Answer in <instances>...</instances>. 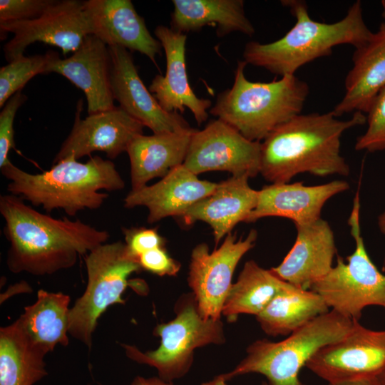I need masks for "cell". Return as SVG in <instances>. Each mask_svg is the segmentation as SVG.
I'll use <instances>...</instances> for the list:
<instances>
[{
  "mask_svg": "<svg viewBox=\"0 0 385 385\" xmlns=\"http://www.w3.org/2000/svg\"><path fill=\"white\" fill-rule=\"evenodd\" d=\"M0 212L10 242L6 264L15 274L42 276L71 268L79 255L106 243L110 236L79 219L41 213L12 194L0 196Z\"/></svg>",
  "mask_w": 385,
  "mask_h": 385,
  "instance_id": "6da1fadb",
  "label": "cell"
},
{
  "mask_svg": "<svg viewBox=\"0 0 385 385\" xmlns=\"http://www.w3.org/2000/svg\"><path fill=\"white\" fill-rule=\"evenodd\" d=\"M366 122L361 112L342 120L332 111L299 114L274 129L261 142L260 173L272 183H288L299 173L348 176L340 154L346 130Z\"/></svg>",
  "mask_w": 385,
  "mask_h": 385,
  "instance_id": "7a4b0ae2",
  "label": "cell"
},
{
  "mask_svg": "<svg viewBox=\"0 0 385 385\" xmlns=\"http://www.w3.org/2000/svg\"><path fill=\"white\" fill-rule=\"evenodd\" d=\"M0 169L9 180L7 190L11 194L41 206L47 212L61 209L69 216L85 209H98L109 196L100 190L113 192L125 187L115 164L98 155L81 163L72 155L36 174L11 161Z\"/></svg>",
  "mask_w": 385,
  "mask_h": 385,
  "instance_id": "3957f363",
  "label": "cell"
},
{
  "mask_svg": "<svg viewBox=\"0 0 385 385\" xmlns=\"http://www.w3.org/2000/svg\"><path fill=\"white\" fill-rule=\"evenodd\" d=\"M281 4L295 18L294 26L275 41H250L243 51V60L247 63L281 77L295 75L304 65L331 55L338 45L349 44L358 48L373 35L364 22L359 0L348 9L343 19L331 24L311 19L304 1L282 0Z\"/></svg>",
  "mask_w": 385,
  "mask_h": 385,
  "instance_id": "277c9868",
  "label": "cell"
},
{
  "mask_svg": "<svg viewBox=\"0 0 385 385\" xmlns=\"http://www.w3.org/2000/svg\"><path fill=\"white\" fill-rule=\"evenodd\" d=\"M247 63L238 61L231 88L218 94L210 113L252 141L263 140L274 129L301 114L309 87L295 75L270 82L247 79Z\"/></svg>",
  "mask_w": 385,
  "mask_h": 385,
  "instance_id": "5b68a950",
  "label": "cell"
},
{
  "mask_svg": "<svg viewBox=\"0 0 385 385\" xmlns=\"http://www.w3.org/2000/svg\"><path fill=\"white\" fill-rule=\"evenodd\" d=\"M354 322L330 310L282 341L260 339L252 342L235 368L222 375L228 381L255 373L265 376L270 385H304L299 379L302 368L321 348L344 337Z\"/></svg>",
  "mask_w": 385,
  "mask_h": 385,
  "instance_id": "8992f818",
  "label": "cell"
},
{
  "mask_svg": "<svg viewBox=\"0 0 385 385\" xmlns=\"http://www.w3.org/2000/svg\"><path fill=\"white\" fill-rule=\"evenodd\" d=\"M85 262L87 285L70 309L68 333L91 349L98 319L111 305L125 303L128 278L142 268L121 241L97 247Z\"/></svg>",
  "mask_w": 385,
  "mask_h": 385,
  "instance_id": "52a82bcc",
  "label": "cell"
},
{
  "mask_svg": "<svg viewBox=\"0 0 385 385\" xmlns=\"http://www.w3.org/2000/svg\"><path fill=\"white\" fill-rule=\"evenodd\" d=\"M359 212L357 192L348 219L355 250L346 257V262L338 256L337 265L310 289L322 297L331 310L355 320H359L362 311L369 306L381 307L385 310V274L367 253L361 233Z\"/></svg>",
  "mask_w": 385,
  "mask_h": 385,
  "instance_id": "ba28073f",
  "label": "cell"
},
{
  "mask_svg": "<svg viewBox=\"0 0 385 385\" xmlns=\"http://www.w3.org/2000/svg\"><path fill=\"white\" fill-rule=\"evenodd\" d=\"M154 334L160 338L155 350L143 352L135 346H121L129 359L154 367L158 377L168 382L189 371L196 349L225 340L221 320L203 319L192 294L180 304L173 319L155 327Z\"/></svg>",
  "mask_w": 385,
  "mask_h": 385,
  "instance_id": "9c48e42d",
  "label": "cell"
},
{
  "mask_svg": "<svg viewBox=\"0 0 385 385\" xmlns=\"http://www.w3.org/2000/svg\"><path fill=\"white\" fill-rule=\"evenodd\" d=\"M257 237L255 230L238 240L230 232L220 247L211 252L205 243L192 250L188 283L203 319H220L235 270L242 257L255 246Z\"/></svg>",
  "mask_w": 385,
  "mask_h": 385,
  "instance_id": "30bf717a",
  "label": "cell"
},
{
  "mask_svg": "<svg viewBox=\"0 0 385 385\" xmlns=\"http://www.w3.org/2000/svg\"><path fill=\"white\" fill-rule=\"evenodd\" d=\"M305 366L328 384L376 377L385 369V329L355 320L344 337L318 350Z\"/></svg>",
  "mask_w": 385,
  "mask_h": 385,
  "instance_id": "8fae6325",
  "label": "cell"
},
{
  "mask_svg": "<svg viewBox=\"0 0 385 385\" xmlns=\"http://www.w3.org/2000/svg\"><path fill=\"white\" fill-rule=\"evenodd\" d=\"M261 142L252 141L220 119L192 133L183 165L194 174L227 171L232 176L260 173Z\"/></svg>",
  "mask_w": 385,
  "mask_h": 385,
  "instance_id": "7c38bea8",
  "label": "cell"
},
{
  "mask_svg": "<svg viewBox=\"0 0 385 385\" xmlns=\"http://www.w3.org/2000/svg\"><path fill=\"white\" fill-rule=\"evenodd\" d=\"M1 36L13 37L3 46L9 63L24 56L26 48L41 42L61 48L64 56L75 52L90 35L83 1L56 0L39 17L27 21L0 23Z\"/></svg>",
  "mask_w": 385,
  "mask_h": 385,
  "instance_id": "4fadbf2b",
  "label": "cell"
},
{
  "mask_svg": "<svg viewBox=\"0 0 385 385\" xmlns=\"http://www.w3.org/2000/svg\"><path fill=\"white\" fill-rule=\"evenodd\" d=\"M111 56V87L119 107L153 134L192 130L178 113L165 111L141 80L130 53L121 46H108Z\"/></svg>",
  "mask_w": 385,
  "mask_h": 385,
  "instance_id": "5bb4252c",
  "label": "cell"
},
{
  "mask_svg": "<svg viewBox=\"0 0 385 385\" xmlns=\"http://www.w3.org/2000/svg\"><path fill=\"white\" fill-rule=\"evenodd\" d=\"M78 105L73 125L55 155L53 164L74 155L78 160L96 151L103 152L114 159L126 152L131 141L143 134V125L119 106L113 109L80 117Z\"/></svg>",
  "mask_w": 385,
  "mask_h": 385,
  "instance_id": "9a60e30c",
  "label": "cell"
},
{
  "mask_svg": "<svg viewBox=\"0 0 385 385\" xmlns=\"http://www.w3.org/2000/svg\"><path fill=\"white\" fill-rule=\"evenodd\" d=\"M90 35L108 46H118L146 56L156 67L162 45L148 29L130 0L83 1Z\"/></svg>",
  "mask_w": 385,
  "mask_h": 385,
  "instance_id": "2e32d148",
  "label": "cell"
},
{
  "mask_svg": "<svg viewBox=\"0 0 385 385\" xmlns=\"http://www.w3.org/2000/svg\"><path fill=\"white\" fill-rule=\"evenodd\" d=\"M48 73H58L84 93L88 113L92 115L113 109L114 98L111 87V56L107 45L88 35L73 54L63 59L56 51Z\"/></svg>",
  "mask_w": 385,
  "mask_h": 385,
  "instance_id": "e0dca14e",
  "label": "cell"
},
{
  "mask_svg": "<svg viewBox=\"0 0 385 385\" xmlns=\"http://www.w3.org/2000/svg\"><path fill=\"white\" fill-rule=\"evenodd\" d=\"M154 34L165 51L166 72L156 75L149 91L167 112L183 113L185 108L192 113L198 125L207 120L210 100L198 98L188 81L185 60L187 36L166 26H157Z\"/></svg>",
  "mask_w": 385,
  "mask_h": 385,
  "instance_id": "ac0fdd59",
  "label": "cell"
},
{
  "mask_svg": "<svg viewBox=\"0 0 385 385\" xmlns=\"http://www.w3.org/2000/svg\"><path fill=\"white\" fill-rule=\"evenodd\" d=\"M295 227L294 245L282 262L270 270L295 287L310 289L333 267L337 250L334 236L329 223L321 217Z\"/></svg>",
  "mask_w": 385,
  "mask_h": 385,
  "instance_id": "d6986e66",
  "label": "cell"
},
{
  "mask_svg": "<svg viewBox=\"0 0 385 385\" xmlns=\"http://www.w3.org/2000/svg\"><path fill=\"white\" fill-rule=\"evenodd\" d=\"M217 185L199 179L182 164L170 170L156 183L131 190L123 200L124 207H146L148 223L170 216L181 217L196 202L212 194Z\"/></svg>",
  "mask_w": 385,
  "mask_h": 385,
  "instance_id": "ffe728a7",
  "label": "cell"
},
{
  "mask_svg": "<svg viewBox=\"0 0 385 385\" xmlns=\"http://www.w3.org/2000/svg\"><path fill=\"white\" fill-rule=\"evenodd\" d=\"M344 180L307 186L302 182L272 183L259 190L258 200L246 222L265 217H281L294 225L313 222L320 218L322 209L333 196L348 190Z\"/></svg>",
  "mask_w": 385,
  "mask_h": 385,
  "instance_id": "44dd1931",
  "label": "cell"
},
{
  "mask_svg": "<svg viewBox=\"0 0 385 385\" xmlns=\"http://www.w3.org/2000/svg\"><path fill=\"white\" fill-rule=\"evenodd\" d=\"M247 176H232L217 183L212 194L190 207L181 217L185 225L208 224L215 245L240 222H247L255 208L259 190L248 184Z\"/></svg>",
  "mask_w": 385,
  "mask_h": 385,
  "instance_id": "7402d4cb",
  "label": "cell"
},
{
  "mask_svg": "<svg viewBox=\"0 0 385 385\" xmlns=\"http://www.w3.org/2000/svg\"><path fill=\"white\" fill-rule=\"evenodd\" d=\"M353 66L345 81V93L332 112L336 117L351 112L367 113L385 88V22L352 56Z\"/></svg>",
  "mask_w": 385,
  "mask_h": 385,
  "instance_id": "603a6c76",
  "label": "cell"
},
{
  "mask_svg": "<svg viewBox=\"0 0 385 385\" xmlns=\"http://www.w3.org/2000/svg\"><path fill=\"white\" fill-rule=\"evenodd\" d=\"M195 130L136 136L126 150L130 163L132 190L155 178H163L183 164L192 133Z\"/></svg>",
  "mask_w": 385,
  "mask_h": 385,
  "instance_id": "cb8c5ba5",
  "label": "cell"
},
{
  "mask_svg": "<svg viewBox=\"0 0 385 385\" xmlns=\"http://www.w3.org/2000/svg\"><path fill=\"white\" fill-rule=\"evenodd\" d=\"M170 28L179 33L216 28L222 37L232 32L252 36L255 29L246 16L242 0H173Z\"/></svg>",
  "mask_w": 385,
  "mask_h": 385,
  "instance_id": "d4e9b609",
  "label": "cell"
},
{
  "mask_svg": "<svg viewBox=\"0 0 385 385\" xmlns=\"http://www.w3.org/2000/svg\"><path fill=\"white\" fill-rule=\"evenodd\" d=\"M329 308L312 289L289 284L256 316L262 329L270 336H288Z\"/></svg>",
  "mask_w": 385,
  "mask_h": 385,
  "instance_id": "484cf974",
  "label": "cell"
},
{
  "mask_svg": "<svg viewBox=\"0 0 385 385\" xmlns=\"http://www.w3.org/2000/svg\"><path fill=\"white\" fill-rule=\"evenodd\" d=\"M69 304L68 294L39 289L36 302L24 307L17 321L32 342L49 353L58 344H68Z\"/></svg>",
  "mask_w": 385,
  "mask_h": 385,
  "instance_id": "4316f807",
  "label": "cell"
},
{
  "mask_svg": "<svg viewBox=\"0 0 385 385\" xmlns=\"http://www.w3.org/2000/svg\"><path fill=\"white\" fill-rule=\"evenodd\" d=\"M48 353L34 344L17 319L0 329V385H34L45 377Z\"/></svg>",
  "mask_w": 385,
  "mask_h": 385,
  "instance_id": "83f0119b",
  "label": "cell"
},
{
  "mask_svg": "<svg viewBox=\"0 0 385 385\" xmlns=\"http://www.w3.org/2000/svg\"><path fill=\"white\" fill-rule=\"evenodd\" d=\"M289 284L254 260L247 261L230 287L222 314L230 322L242 314L257 316Z\"/></svg>",
  "mask_w": 385,
  "mask_h": 385,
  "instance_id": "f1b7e54d",
  "label": "cell"
},
{
  "mask_svg": "<svg viewBox=\"0 0 385 385\" xmlns=\"http://www.w3.org/2000/svg\"><path fill=\"white\" fill-rule=\"evenodd\" d=\"M56 51H48L45 54L22 56L8 63L0 68V107L35 76L47 73L49 63Z\"/></svg>",
  "mask_w": 385,
  "mask_h": 385,
  "instance_id": "f546056e",
  "label": "cell"
},
{
  "mask_svg": "<svg viewBox=\"0 0 385 385\" xmlns=\"http://www.w3.org/2000/svg\"><path fill=\"white\" fill-rule=\"evenodd\" d=\"M367 128L356 142L355 149L370 153L385 150V88L372 101L366 113Z\"/></svg>",
  "mask_w": 385,
  "mask_h": 385,
  "instance_id": "4dcf8cb0",
  "label": "cell"
},
{
  "mask_svg": "<svg viewBox=\"0 0 385 385\" xmlns=\"http://www.w3.org/2000/svg\"><path fill=\"white\" fill-rule=\"evenodd\" d=\"M21 91L14 94L0 113V168L11 161L9 153L15 148L14 122L18 109L26 102Z\"/></svg>",
  "mask_w": 385,
  "mask_h": 385,
  "instance_id": "1f68e13d",
  "label": "cell"
},
{
  "mask_svg": "<svg viewBox=\"0 0 385 385\" xmlns=\"http://www.w3.org/2000/svg\"><path fill=\"white\" fill-rule=\"evenodd\" d=\"M56 0H1L0 23L22 21L41 16Z\"/></svg>",
  "mask_w": 385,
  "mask_h": 385,
  "instance_id": "d6a6232c",
  "label": "cell"
},
{
  "mask_svg": "<svg viewBox=\"0 0 385 385\" xmlns=\"http://www.w3.org/2000/svg\"><path fill=\"white\" fill-rule=\"evenodd\" d=\"M122 231L129 253L138 261L142 254L165 245V240L157 228L123 227Z\"/></svg>",
  "mask_w": 385,
  "mask_h": 385,
  "instance_id": "836d02e7",
  "label": "cell"
},
{
  "mask_svg": "<svg viewBox=\"0 0 385 385\" xmlns=\"http://www.w3.org/2000/svg\"><path fill=\"white\" fill-rule=\"evenodd\" d=\"M142 269L159 276H175L180 265L173 259L163 247L145 252L138 257Z\"/></svg>",
  "mask_w": 385,
  "mask_h": 385,
  "instance_id": "e575fe53",
  "label": "cell"
},
{
  "mask_svg": "<svg viewBox=\"0 0 385 385\" xmlns=\"http://www.w3.org/2000/svg\"><path fill=\"white\" fill-rule=\"evenodd\" d=\"M131 385H173L171 382L165 381L160 377L145 378L143 376H136Z\"/></svg>",
  "mask_w": 385,
  "mask_h": 385,
  "instance_id": "d590c367",
  "label": "cell"
},
{
  "mask_svg": "<svg viewBox=\"0 0 385 385\" xmlns=\"http://www.w3.org/2000/svg\"><path fill=\"white\" fill-rule=\"evenodd\" d=\"M328 385H380L376 377L361 379L353 381Z\"/></svg>",
  "mask_w": 385,
  "mask_h": 385,
  "instance_id": "8d00e7d4",
  "label": "cell"
},
{
  "mask_svg": "<svg viewBox=\"0 0 385 385\" xmlns=\"http://www.w3.org/2000/svg\"><path fill=\"white\" fill-rule=\"evenodd\" d=\"M227 381L221 374L209 381L202 383L200 385H227Z\"/></svg>",
  "mask_w": 385,
  "mask_h": 385,
  "instance_id": "74e56055",
  "label": "cell"
},
{
  "mask_svg": "<svg viewBox=\"0 0 385 385\" xmlns=\"http://www.w3.org/2000/svg\"><path fill=\"white\" fill-rule=\"evenodd\" d=\"M378 226L381 232L385 235V211L378 217Z\"/></svg>",
  "mask_w": 385,
  "mask_h": 385,
  "instance_id": "f35d334b",
  "label": "cell"
},
{
  "mask_svg": "<svg viewBox=\"0 0 385 385\" xmlns=\"http://www.w3.org/2000/svg\"><path fill=\"white\" fill-rule=\"evenodd\" d=\"M376 378L380 385H385V369Z\"/></svg>",
  "mask_w": 385,
  "mask_h": 385,
  "instance_id": "ab89813d",
  "label": "cell"
},
{
  "mask_svg": "<svg viewBox=\"0 0 385 385\" xmlns=\"http://www.w3.org/2000/svg\"><path fill=\"white\" fill-rule=\"evenodd\" d=\"M381 7H382V11H381V17L384 20L385 22V0H382L381 1Z\"/></svg>",
  "mask_w": 385,
  "mask_h": 385,
  "instance_id": "60d3db41",
  "label": "cell"
},
{
  "mask_svg": "<svg viewBox=\"0 0 385 385\" xmlns=\"http://www.w3.org/2000/svg\"><path fill=\"white\" fill-rule=\"evenodd\" d=\"M261 385H270L267 381H263Z\"/></svg>",
  "mask_w": 385,
  "mask_h": 385,
  "instance_id": "b9f144b4",
  "label": "cell"
}]
</instances>
